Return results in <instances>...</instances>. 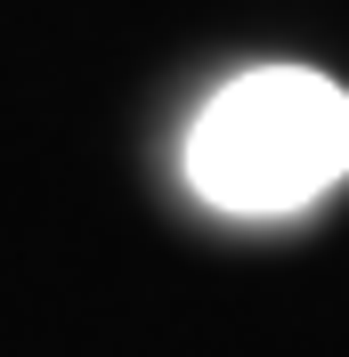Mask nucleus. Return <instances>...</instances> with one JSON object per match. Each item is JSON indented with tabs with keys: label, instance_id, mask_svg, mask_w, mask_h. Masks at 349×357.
<instances>
[{
	"label": "nucleus",
	"instance_id": "1",
	"mask_svg": "<svg viewBox=\"0 0 349 357\" xmlns=\"http://www.w3.org/2000/svg\"><path fill=\"white\" fill-rule=\"evenodd\" d=\"M349 171V89L309 66L236 73L187 130V187L211 211H301Z\"/></svg>",
	"mask_w": 349,
	"mask_h": 357
}]
</instances>
